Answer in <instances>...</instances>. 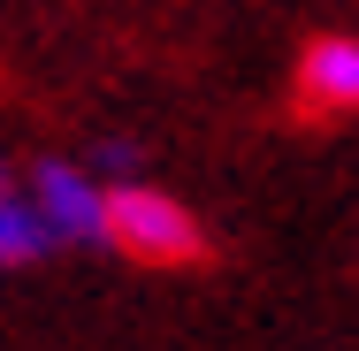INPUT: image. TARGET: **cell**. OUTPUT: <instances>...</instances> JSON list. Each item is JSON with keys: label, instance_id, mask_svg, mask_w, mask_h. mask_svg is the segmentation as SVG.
<instances>
[{"label": "cell", "instance_id": "obj_4", "mask_svg": "<svg viewBox=\"0 0 359 351\" xmlns=\"http://www.w3.org/2000/svg\"><path fill=\"white\" fill-rule=\"evenodd\" d=\"M46 252H54V229L31 214V199L0 191V268H31V260H46Z\"/></svg>", "mask_w": 359, "mask_h": 351}, {"label": "cell", "instance_id": "obj_5", "mask_svg": "<svg viewBox=\"0 0 359 351\" xmlns=\"http://www.w3.org/2000/svg\"><path fill=\"white\" fill-rule=\"evenodd\" d=\"M92 160H100L107 176H130V168H138V145H130V138H107L100 153H92Z\"/></svg>", "mask_w": 359, "mask_h": 351}, {"label": "cell", "instance_id": "obj_3", "mask_svg": "<svg viewBox=\"0 0 359 351\" xmlns=\"http://www.w3.org/2000/svg\"><path fill=\"white\" fill-rule=\"evenodd\" d=\"M298 107L306 115H359V39H313L298 54Z\"/></svg>", "mask_w": 359, "mask_h": 351}, {"label": "cell", "instance_id": "obj_1", "mask_svg": "<svg viewBox=\"0 0 359 351\" xmlns=\"http://www.w3.org/2000/svg\"><path fill=\"white\" fill-rule=\"evenodd\" d=\"M107 245H123L130 260H153V268H184V260L207 252L199 221L153 184H115L107 191Z\"/></svg>", "mask_w": 359, "mask_h": 351}, {"label": "cell", "instance_id": "obj_2", "mask_svg": "<svg viewBox=\"0 0 359 351\" xmlns=\"http://www.w3.org/2000/svg\"><path fill=\"white\" fill-rule=\"evenodd\" d=\"M31 214L54 229V245H107V191L76 160H39L31 168Z\"/></svg>", "mask_w": 359, "mask_h": 351}]
</instances>
